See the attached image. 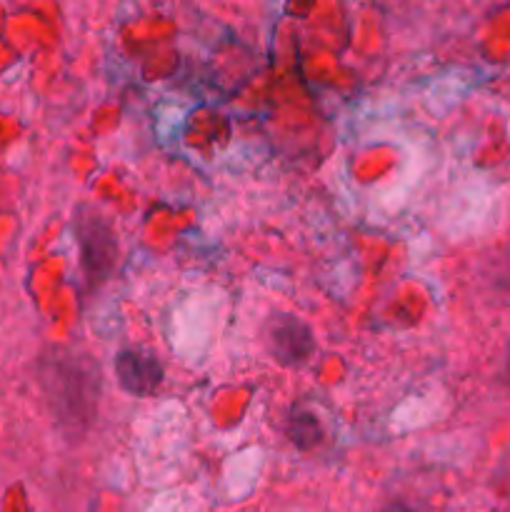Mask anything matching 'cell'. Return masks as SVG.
<instances>
[{
	"label": "cell",
	"instance_id": "3957f363",
	"mask_svg": "<svg viewBox=\"0 0 510 512\" xmlns=\"http://www.w3.org/2000/svg\"><path fill=\"white\" fill-rule=\"evenodd\" d=\"M113 368L120 388L128 395H135V398L153 395L165 378L160 360L155 355L143 353V350H123V353H118Z\"/></svg>",
	"mask_w": 510,
	"mask_h": 512
},
{
	"label": "cell",
	"instance_id": "5b68a950",
	"mask_svg": "<svg viewBox=\"0 0 510 512\" xmlns=\"http://www.w3.org/2000/svg\"><path fill=\"white\" fill-rule=\"evenodd\" d=\"M288 440L298 450H310L320 443L323 438V428H320V420L313 413H305V410H295L288 418Z\"/></svg>",
	"mask_w": 510,
	"mask_h": 512
},
{
	"label": "cell",
	"instance_id": "52a82bcc",
	"mask_svg": "<svg viewBox=\"0 0 510 512\" xmlns=\"http://www.w3.org/2000/svg\"><path fill=\"white\" fill-rule=\"evenodd\" d=\"M495 285H498V288L503 290L505 295H510V270H508V273H503V275H500V278H498V283H495Z\"/></svg>",
	"mask_w": 510,
	"mask_h": 512
},
{
	"label": "cell",
	"instance_id": "277c9868",
	"mask_svg": "<svg viewBox=\"0 0 510 512\" xmlns=\"http://www.w3.org/2000/svg\"><path fill=\"white\" fill-rule=\"evenodd\" d=\"M268 345L275 360L283 365H300L313 353L315 340L308 325L295 315H278L270 320Z\"/></svg>",
	"mask_w": 510,
	"mask_h": 512
},
{
	"label": "cell",
	"instance_id": "6da1fadb",
	"mask_svg": "<svg viewBox=\"0 0 510 512\" xmlns=\"http://www.w3.org/2000/svg\"><path fill=\"white\" fill-rule=\"evenodd\" d=\"M38 380L53 418L70 435H83L98 415L100 370L88 355L55 348L38 363Z\"/></svg>",
	"mask_w": 510,
	"mask_h": 512
},
{
	"label": "cell",
	"instance_id": "ba28073f",
	"mask_svg": "<svg viewBox=\"0 0 510 512\" xmlns=\"http://www.w3.org/2000/svg\"><path fill=\"white\" fill-rule=\"evenodd\" d=\"M383 512H418V510H413L410 505H405V503H390Z\"/></svg>",
	"mask_w": 510,
	"mask_h": 512
},
{
	"label": "cell",
	"instance_id": "7a4b0ae2",
	"mask_svg": "<svg viewBox=\"0 0 510 512\" xmlns=\"http://www.w3.org/2000/svg\"><path fill=\"white\" fill-rule=\"evenodd\" d=\"M75 235L80 248V268H83L85 283L98 288L110 278L118 258V238L105 215L98 210L80 208L75 218Z\"/></svg>",
	"mask_w": 510,
	"mask_h": 512
},
{
	"label": "cell",
	"instance_id": "8992f818",
	"mask_svg": "<svg viewBox=\"0 0 510 512\" xmlns=\"http://www.w3.org/2000/svg\"><path fill=\"white\" fill-rule=\"evenodd\" d=\"M503 383L510 385V345L505 350V358H503Z\"/></svg>",
	"mask_w": 510,
	"mask_h": 512
}]
</instances>
